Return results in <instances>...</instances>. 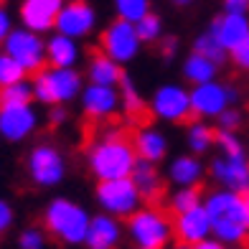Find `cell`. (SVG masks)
Segmentation results:
<instances>
[{
    "instance_id": "23",
    "label": "cell",
    "mask_w": 249,
    "mask_h": 249,
    "mask_svg": "<svg viewBox=\"0 0 249 249\" xmlns=\"http://www.w3.org/2000/svg\"><path fill=\"white\" fill-rule=\"evenodd\" d=\"M122 76H124L122 64H117V61L112 59V56H107L105 51L89 56L87 82H92V84H107V87H120Z\"/></svg>"
},
{
    "instance_id": "3",
    "label": "cell",
    "mask_w": 249,
    "mask_h": 249,
    "mask_svg": "<svg viewBox=\"0 0 249 249\" xmlns=\"http://www.w3.org/2000/svg\"><path fill=\"white\" fill-rule=\"evenodd\" d=\"M89 221H92V213L82 203L64 198V196L51 198L49 206L43 209V226H46V231L66 247L84 244Z\"/></svg>"
},
{
    "instance_id": "22",
    "label": "cell",
    "mask_w": 249,
    "mask_h": 249,
    "mask_svg": "<svg viewBox=\"0 0 249 249\" xmlns=\"http://www.w3.org/2000/svg\"><path fill=\"white\" fill-rule=\"evenodd\" d=\"M46 59L49 66H76L82 61V46L76 38L53 31L46 38Z\"/></svg>"
},
{
    "instance_id": "29",
    "label": "cell",
    "mask_w": 249,
    "mask_h": 249,
    "mask_svg": "<svg viewBox=\"0 0 249 249\" xmlns=\"http://www.w3.org/2000/svg\"><path fill=\"white\" fill-rule=\"evenodd\" d=\"M115 5V13L122 20H130V23H138L140 18H145L150 10V0H112Z\"/></svg>"
},
{
    "instance_id": "1",
    "label": "cell",
    "mask_w": 249,
    "mask_h": 249,
    "mask_svg": "<svg viewBox=\"0 0 249 249\" xmlns=\"http://www.w3.org/2000/svg\"><path fill=\"white\" fill-rule=\"evenodd\" d=\"M138 150L130 138H124L120 130H105L102 138H97L87 150L89 173L97 180L109 178H127L132 176V168L138 163Z\"/></svg>"
},
{
    "instance_id": "2",
    "label": "cell",
    "mask_w": 249,
    "mask_h": 249,
    "mask_svg": "<svg viewBox=\"0 0 249 249\" xmlns=\"http://www.w3.org/2000/svg\"><path fill=\"white\" fill-rule=\"evenodd\" d=\"M203 206H206L211 216V234L226 247H242L249 239V226L244 219V196L229 188H213L203 196Z\"/></svg>"
},
{
    "instance_id": "15",
    "label": "cell",
    "mask_w": 249,
    "mask_h": 249,
    "mask_svg": "<svg viewBox=\"0 0 249 249\" xmlns=\"http://www.w3.org/2000/svg\"><path fill=\"white\" fill-rule=\"evenodd\" d=\"M97 28V10L87 3V0H66L59 18H56V28L59 33H66L76 41L92 36Z\"/></svg>"
},
{
    "instance_id": "11",
    "label": "cell",
    "mask_w": 249,
    "mask_h": 249,
    "mask_svg": "<svg viewBox=\"0 0 249 249\" xmlns=\"http://www.w3.org/2000/svg\"><path fill=\"white\" fill-rule=\"evenodd\" d=\"M236 99H239V92L216 79L191 87V112L198 120H216L226 107L236 105Z\"/></svg>"
},
{
    "instance_id": "10",
    "label": "cell",
    "mask_w": 249,
    "mask_h": 249,
    "mask_svg": "<svg viewBox=\"0 0 249 249\" xmlns=\"http://www.w3.org/2000/svg\"><path fill=\"white\" fill-rule=\"evenodd\" d=\"M26 171H28V178L38 188H53L66 178V158L56 145L41 142L28 153Z\"/></svg>"
},
{
    "instance_id": "30",
    "label": "cell",
    "mask_w": 249,
    "mask_h": 249,
    "mask_svg": "<svg viewBox=\"0 0 249 249\" xmlns=\"http://www.w3.org/2000/svg\"><path fill=\"white\" fill-rule=\"evenodd\" d=\"M135 26H138V33H140L142 43H158V41H163V36H165L163 18L155 16V13H148L145 18H140Z\"/></svg>"
},
{
    "instance_id": "45",
    "label": "cell",
    "mask_w": 249,
    "mask_h": 249,
    "mask_svg": "<svg viewBox=\"0 0 249 249\" xmlns=\"http://www.w3.org/2000/svg\"><path fill=\"white\" fill-rule=\"evenodd\" d=\"M173 3H176L178 8H186V5H191V3H194V0H173Z\"/></svg>"
},
{
    "instance_id": "32",
    "label": "cell",
    "mask_w": 249,
    "mask_h": 249,
    "mask_svg": "<svg viewBox=\"0 0 249 249\" xmlns=\"http://www.w3.org/2000/svg\"><path fill=\"white\" fill-rule=\"evenodd\" d=\"M26 76H28V71L13 59V56L0 51V87L16 84V82H20V79H26Z\"/></svg>"
},
{
    "instance_id": "46",
    "label": "cell",
    "mask_w": 249,
    "mask_h": 249,
    "mask_svg": "<svg viewBox=\"0 0 249 249\" xmlns=\"http://www.w3.org/2000/svg\"><path fill=\"white\" fill-rule=\"evenodd\" d=\"M171 249H194V247L186 244V242H178V244H176V247H171Z\"/></svg>"
},
{
    "instance_id": "19",
    "label": "cell",
    "mask_w": 249,
    "mask_h": 249,
    "mask_svg": "<svg viewBox=\"0 0 249 249\" xmlns=\"http://www.w3.org/2000/svg\"><path fill=\"white\" fill-rule=\"evenodd\" d=\"M209 33L216 38L226 51L236 49L249 33V13H234V10H224L216 16L209 26Z\"/></svg>"
},
{
    "instance_id": "27",
    "label": "cell",
    "mask_w": 249,
    "mask_h": 249,
    "mask_svg": "<svg viewBox=\"0 0 249 249\" xmlns=\"http://www.w3.org/2000/svg\"><path fill=\"white\" fill-rule=\"evenodd\" d=\"M120 102H122V112L127 117H135V115H142L145 109H148V102L142 99L138 84H135V79L124 74L122 82H120Z\"/></svg>"
},
{
    "instance_id": "28",
    "label": "cell",
    "mask_w": 249,
    "mask_h": 249,
    "mask_svg": "<svg viewBox=\"0 0 249 249\" xmlns=\"http://www.w3.org/2000/svg\"><path fill=\"white\" fill-rule=\"evenodd\" d=\"M198 203H203L198 186H176V191L168 196V209H171L173 216L180 211H188V209L198 206Z\"/></svg>"
},
{
    "instance_id": "48",
    "label": "cell",
    "mask_w": 249,
    "mask_h": 249,
    "mask_svg": "<svg viewBox=\"0 0 249 249\" xmlns=\"http://www.w3.org/2000/svg\"><path fill=\"white\" fill-rule=\"evenodd\" d=\"M234 249H236V247H234Z\"/></svg>"
},
{
    "instance_id": "25",
    "label": "cell",
    "mask_w": 249,
    "mask_h": 249,
    "mask_svg": "<svg viewBox=\"0 0 249 249\" xmlns=\"http://www.w3.org/2000/svg\"><path fill=\"white\" fill-rule=\"evenodd\" d=\"M130 178L135 180V186L140 188L145 201H153L163 194V176L158 171V163H150V160H142L140 158V160L135 163Z\"/></svg>"
},
{
    "instance_id": "33",
    "label": "cell",
    "mask_w": 249,
    "mask_h": 249,
    "mask_svg": "<svg viewBox=\"0 0 249 249\" xmlns=\"http://www.w3.org/2000/svg\"><path fill=\"white\" fill-rule=\"evenodd\" d=\"M33 99V82L20 79L16 84L0 87V105H10V102H31Z\"/></svg>"
},
{
    "instance_id": "20",
    "label": "cell",
    "mask_w": 249,
    "mask_h": 249,
    "mask_svg": "<svg viewBox=\"0 0 249 249\" xmlns=\"http://www.w3.org/2000/svg\"><path fill=\"white\" fill-rule=\"evenodd\" d=\"M132 142H135V150H138V158L150 160V163H163L168 158V150H171L168 135L160 127H155V124L138 127L132 135Z\"/></svg>"
},
{
    "instance_id": "14",
    "label": "cell",
    "mask_w": 249,
    "mask_h": 249,
    "mask_svg": "<svg viewBox=\"0 0 249 249\" xmlns=\"http://www.w3.org/2000/svg\"><path fill=\"white\" fill-rule=\"evenodd\" d=\"M211 178L221 188L249 194V155L247 153H221L211 160Z\"/></svg>"
},
{
    "instance_id": "38",
    "label": "cell",
    "mask_w": 249,
    "mask_h": 249,
    "mask_svg": "<svg viewBox=\"0 0 249 249\" xmlns=\"http://www.w3.org/2000/svg\"><path fill=\"white\" fill-rule=\"evenodd\" d=\"M13 219H16L13 206H10L5 198H0V236H3L10 226H13Z\"/></svg>"
},
{
    "instance_id": "34",
    "label": "cell",
    "mask_w": 249,
    "mask_h": 249,
    "mask_svg": "<svg viewBox=\"0 0 249 249\" xmlns=\"http://www.w3.org/2000/svg\"><path fill=\"white\" fill-rule=\"evenodd\" d=\"M216 148L226 155H231V153H247V145L244 140L236 135V130H221L216 127Z\"/></svg>"
},
{
    "instance_id": "35",
    "label": "cell",
    "mask_w": 249,
    "mask_h": 249,
    "mask_svg": "<svg viewBox=\"0 0 249 249\" xmlns=\"http://www.w3.org/2000/svg\"><path fill=\"white\" fill-rule=\"evenodd\" d=\"M18 249H46V229L28 226L18 236Z\"/></svg>"
},
{
    "instance_id": "26",
    "label": "cell",
    "mask_w": 249,
    "mask_h": 249,
    "mask_svg": "<svg viewBox=\"0 0 249 249\" xmlns=\"http://www.w3.org/2000/svg\"><path fill=\"white\" fill-rule=\"evenodd\" d=\"M186 145L191 153L206 155L211 148H216V127H211L209 120H194L186 127Z\"/></svg>"
},
{
    "instance_id": "8",
    "label": "cell",
    "mask_w": 249,
    "mask_h": 249,
    "mask_svg": "<svg viewBox=\"0 0 249 249\" xmlns=\"http://www.w3.org/2000/svg\"><path fill=\"white\" fill-rule=\"evenodd\" d=\"M142 46L145 43L138 33V26L130 23V20H122V18H115L112 23H107L99 36V49L122 66L138 59Z\"/></svg>"
},
{
    "instance_id": "18",
    "label": "cell",
    "mask_w": 249,
    "mask_h": 249,
    "mask_svg": "<svg viewBox=\"0 0 249 249\" xmlns=\"http://www.w3.org/2000/svg\"><path fill=\"white\" fill-rule=\"evenodd\" d=\"M66 0H23L20 3V23L36 33H49L56 28L61 8Z\"/></svg>"
},
{
    "instance_id": "17",
    "label": "cell",
    "mask_w": 249,
    "mask_h": 249,
    "mask_svg": "<svg viewBox=\"0 0 249 249\" xmlns=\"http://www.w3.org/2000/svg\"><path fill=\"white\" fill-rule=\"evenodd\" d=\"M173 231H176V239L178 242H186V244H198L203 239H209L211 234V216L203 203L188 209V211H180L173 216Z\"/></svg>"
},
{
    "instance_id": "42",
    "label": "cell",
    "mask_w": 249,
    "mask_h": 249,
    "mask_svg": "<svg viewBox=\"0 0 249 249\" xmlns=\"http://www.w3.org/2000/svg\"><path fill=\"white\" fill-rule=\"evenodd\" d=\"M224 10H234V13H249V0H224Z\"/></svg>"
},
{
    "instance_id": "21",
    "label": "cell",
    "mask_w": 249,
    "mask_h": 249,
    "mask_svg": "<svg viewBox=\"0 0 249 249\" xmlns=\"http://www.w3.org/2000/svg\"><path fill=\"white\" fill-rule=\"evenodd\" d=\"M203 176H206V163L201 160V155L191 150L183 155H176L165 165V178L171 186H198Z\"/></svg>"
},
{
    "instance_id": "43",
    "label": "cell",
    "mask_w": 249,
    "mask_h": 249,
    "mask_svg": "<svg viewBox=\"0 0 249 249\" xmlns=\"http://www.w3.org/2000/svg\"><path fill=\"white\" fill-rule=\"evenodd\" d=\"M194 249H231V247H226L224 242H219L216 236H209V239H203V242L194 244Z\"/></svg>"
},
{
    "instance_id": "7",
    "label": "cell",
    "mask_w": 249,
    "mask_h": 249,
    "mask_svg": "<svg viewBox=\"0 0 249 249\" xmlns=\"http://www.w3.org/2000/svg\"><path fill=\"white\" fill-rule=\"evenodd\" d=\"M148 109L155 120L168 122V124H180L191 120V89L186 84L165 82L153 89L148 99Z\"/></svg>"
},
{
    "instance_id": "44",
    "label": "cell",
    "mask_w": 249,
    "mask_h": 249,
    "mask_svg": "<svg viewBox=\"0 0 249 249\" xmlns=\"http://www.w3.org/2000/svg\"><path fill=\"white\" fill-rule=\"evenodd\" d=\"M244 196V219H247V226H249V194H242Z\"/></svg>"
},
{
    "instance_id": "13",
    "label": "cell",
    "mask_w": 249,
    "mask_h": 249,
    "mask_svg": "<svg viewBox=\"0 0 249 249\" xmlns=\"http://www.w3.org/2000/svg\"><path fill=\"white\" fill-rule=\"evenodd\" d=\"M79 107L82 112L94 120V122H105L109 117H115L122 109L120 102V87H107V84H84L82 94H79Z\"/></svg>"
},
{
    "instance_id": "39",
    "label": "cell",
    "mask_w": 249,
    "mask_h": 249,
    "mask_svg": "<svg viewBox=\"0 0 249 249\" xmlns=\"http://www.w3.org/2000/svg\"><path fill=\"white\" fill-rule=\"evenodd\" d=\"M13 28H16V26H13V16H10V10L0 3V43L8 38V33L13 31Z\"/></svg>"
},
{
    "instance_id": "40",
    "label": "cell",
    "mask_w": 249,
    "mask_h": 249,
    "mask_svg": "<svg viewBox=\"0 0 249 249\" xmlns=\"http://www.w3.org/2000/svg\"><path fill=\"white\" fill-rule=\"evenodd\" d=\"M66 120H69V109H66V105H51L49 107V124L59 127V124H64Z\"/></svg>"
},
{
    "instance_id": "31",
    "label": "cell",
    "mask_w": 249,
    "mask_h": 249,
    "mask_svg": "<svg viewBox=\"0 0 249 249\" xmlns=\"http://www.w3.org/2000/svg\"><path fill=\"white\" fill-rule=\"evenodd\" d=\"M194 51H198V53H203V56H209V59H213L219 66H221L226 59H229V51H226L221 43L211 36L209 31H206V33H201V36L194 41Z\"/></svg>"
},
{
    "instance_id": "6",
    "label": "cell",
    "mask_w": 249,
    "mask_h": 249,
    "mask_svg": "<svg viewBox=\"0 0 249 249\" xmlns=\"http://www.w3.org/2000/svg\"><path fill=\"white\" fill-rule=\"evenodd\" d=\"M94 201L99 211H107L112 216L127 219L142 206V194L135 186V180L127 178H109V180H97L94 188Z\"/></svg>"
},
{
    "instance_id": "4",
    "label": "cell",
    "mask_w": 249,
    "mask_h": 249,
    "mask_svg": "<svg viewBox=\"0 0 249 249\" xmlns=\"http://www.w3.org/2000/svg\"><path fill=\"white\" fill-rule=\"evenodd\" d=\"M33 99L41 105H69L79 99L84 89V76L76 66H43L33 74Z\"/></svg>"
},
{
    "instance_id": "12",
    "label": "cell",
    "mask_w": 249,
    "mask_h": 249,
    "mask_svg": "<svg viewBox=\"0 0 249 249\" xmlns=\"http://www.w3.org/2000/svg\"><path fill=\"white\" fill-rule=\"evenodd\" d=\"M38 127V112L31 102L0 105V138L8 142H23Z\"/></svg>"
},
{
    "instance_id": "16",
    "label": "cell",
    "mask_w": 249,
    "mask_h": 249,
    "mask_svg": "<svg viewBox=\"0 0 249 249\" xmlns=\"http://www.w3.org/2000/svg\"><path fill=\"white\" fill-rule=\"evenodd\" d=\"M124 234L127 231H124V224L120 221V216L99 211L92 216V221H89L84 247L87 249H120Z\"/></svg>"
},
{
    "instance_id": "41",
    "label": "cell",
    "mask_w": 249,
    "mask_h": 249,
    "mask_svg": "<svg viewBox=\"0 0 249 249\" xmlns=\"http://www.w3.org/2000/svg\"><path fill=\"white\" fill-rule=\"evenodd\" d=\"M176 51H178V38H165L163 36V43H160V53L165 56V59H173V56H176Z\"/></svg>"
},
{
    "instance_id": "47",
    "label": "cell",
    "mask_w": 249,
    "mask_h": 249,
    "mask_svg": "<svg viewBox=\"0 0 249 249\" xmlns=\"http://www.w3.org/2000/svg\"><path fill=\"white\" fill-rule=\"evenodd\" d=\"M135 249H155V247H135Z\"/></svg>"
},
{
    "instance_id": "9",
    "label": "cell",
    "mask_w": 249,
    "mask_h": 249,
    "mask_svg": "<svg viewBox=\"0 0 249 249\" xmlns=\"http://www.w3.org/2000/svg\"><path fill=\"white\" fill-rule=\"evenodd\" d=\"M5 53H10L13 59L23 66L28 74H36L41 71L43 66H49V59H46V41L41 38V33L31 31L26 26L20 28H13L8 33V38L0 43Z\"/></svg>"
},
{
    "instance_id": "5",
    "label": "cell",
    "mask_w": 249,
    "mask_h": 249,
    "mask_svg": "<svg viewBox=\"0 0 249 249\" xmlns=\"http://www.w3.org/2000/svg\"><path fill=\"white\" fill-rule=\"evenodd\" d=\"M124 231H127L130 242L135 247H155V249H165L176 239L173 231V219L168 216L163 209L158 206H142L127 216L124 224Z\"/></svg>"
},
{
    "instance_id": "37",
    "label": "cell",
    "mask_w": 249,
    "mask_h": 249,
    "mask_svg": "<svg viewBox=\"0 0 249 249\" xmlns=\"http://www.w3.org/2000/svg\"><path fill=\"white\" fill-rule=\"evenodd\" d=\"M229 59L239 71H249V33L244 36V41L239 43V46L229 51Z\"/></svg>"
},
{
    "instance_id": "36",
    "label": "cell",
    "mask_w": 249,
    "mask_h": 249,
    "mask_svg": "<svg viewBox=\"0 0 249 249\" xmlns=\"http://www.w3.org/2000/svg\"><path fill=\"white\" fill-rule=\"evenodd\" d=\"M242 124H244V112L236 105L226 107L221 115L216 117V127H221V130H239Z\"/></svg>"
},
{
    "instance_id": "24",
    "label": "cell",
    "mask_w": 249,
    "mask_h": 249,
    "mask_svg": "<svg viewBox=\"0 0 249 249\" xmlns=\"http://www.w3.org/2000/svg\"><path fill=\"white\" fill-rule=\"evenodd\" d=\"M180 74H183V82L186 84H203V82H211L216 79L219 74V64L203 56L198 51L191 49V53L183 59V66H180Z\"/></svg>"
}]
</instances>
